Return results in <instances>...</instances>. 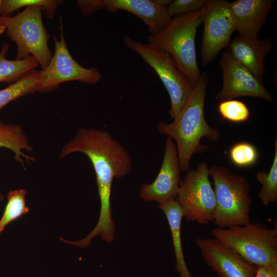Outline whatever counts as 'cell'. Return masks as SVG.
I'll return each mask as SVG.
<instances>
[{"label":"cell","mask_w":277,"mask_h":277,"mask_svg":"<svg viewBox=\"0 0 277 277\" xmlns=\"http://www.w3.org/2000/svg\"><path fill=\"white\" fill-rule=\"evenodd\" d=\"M11 150L14 160L25 168V160L28 163L35 161V158L27 155L24 151L30 152L33 148L21 126L16 124H6L0 120V148Z\"/></svg>","instance_id":"cell-18"},{"label":"cell","mask_w":277,"mask_h":277,"mask_svg":"<svg viewBox=\"0 0 277 277\" xmlns=\"http://www.w3.org/2000/svg\"><path fill=\"white\" fill-rule=\"evenodd\" d=\"M181 171L175 144L167 137L159 172L153 182L141 185L140 197L145 201L159 204L176 200L181 180Z\"/></svg>","instance_id":"cell-13"},{"label":"cell","mask_w":277,"mask_h":277,"mask_svg":"<svg viewBox=\"0 0 277 277\" xmlns=\"http://www.w3.org/2000/svg\"><path fill=\"white\" fill-rule=\"evenodd\" d=\"M209 175L207 162H202L196 169L187 170L181 180L176 200L187 222H213L216 200Z\"/></svg>","instance_id":"cell-8"},{"label":"cell","mask_w":277,"mask_h":277,"mask_svg":"<svg viewBox=\"0 0 277 277\" xmlns=\"http://www.w3.org/2000/svg\"><path fill=\"white\" fill-rule=\"evenodd\" d=\"M229 155L235 165L244 167L251 166L256 163L258 159V152L252 144L241 142L230 148Z\"/></svg>","instance_id":"cell-24"},{"label":"cell","mask_w":277,"mask_h":277,"mask_svg":"<svg viewBox=\"0 0 277 277\" xmlns=\"http://www.w3.org/2000/svg\"><path fill=\"white\" fill-rule=\"evenodd\" d=\"M3 0H0V7L2 5ZM6 31V28L5 26L1 23L0 22V37L3 34V33Z\"/></svg>","instance_id":"cell-28"},{"label":"cell","mask_w":277,"mask_h":277,"mask_svg":"<svg viewBox=\"0 0 277 277\" xmlns=\"http://www.w3.org/2000/svg\"><path fill=\"white\" fill-rule=\"evenodd\" d=\"M155 1L160 5L167 7V5H169L172 2V0H155Z\"/></svg>","instance_id":"cell-27"},{"label":"cell","mask_w":277,"mask_h":277,"mask_svg":"<svg viewBox=\"0 0 277 277\" xmlns=\"http://www.w3.org/2000/svg\"><path fill=\"white\" fill-rule=\"evenodd\" d=\"M103 9L115 12L122 10L137 16L147 25L151 34L164 28L171 21L167 7L155 0H101Z\"/></svg>","instance_id":"cell-16"},{"label":"cell","mask_w":277,"mask_h":277,"mask_svg":"<svg viewBox=\"0 0 277 277\" xmlns=\"http://www.w3.org/2000/svg\"><path fill=\"white\" fill-rule=\"evenodd\" d=\"M5 199L4 195L0 191V202L3 201Z\"/></svg>","instance_id":"cell-29"},{"label":"cell","mask_w":277,"mask_h":277,"mask_svg":"<svg viewBox=\"0 0 277 277\" xmlns=\"http://www.w3.org/2000/svg\"><path fill=\"white\" fill-rule=\"evenodd\" d=\"M223 84L221 90L215 96L220 102L238 97L251 96L271 102L273 97L260 81L247 68L237 61L228 50L222 53L220 61Z\"/></svg>","instance_id":"cell-11"},{"label":"cell","mask_w":277,"mask_h":277,"mask_svg":"<svg viewBox=\"0 0 277 277\" xmlns=\"http://www.w3.org/2000/svg\"><path fill=\"white\" fill-rule=\"evenodd\" d=\"M64 2L61 0H4L0 7V22L7 36L17 47L16 60L33 56L42 69L52 56L48 46L49 35L42 19V11L48 18L53 17Z\"/></svg>","instance_id":"cell-2"},{"label":"cell","mask_w":277,"mask_h":277,"mask_svg":"<svg viewBox=\"0 0 277 277\" xmlns=\"http://www.w3.org/2000/svg\"><path fill=\"white\" fill-rule=\"evenodd\" d=\"M9 46L5 43L0 51V82H15L28 72L34 70L39 64L31 56L22 60H9L6 58Z\"/></svg>","instance_id":"cell-19"},{"label":"cell","mask_w":277,"mask_h":277,"mask_svg":"<svg viewBox=\"0 0 277 277\" xmlns=\"http://www.w3.org/2000/svg\"><path fill=\"white\" fill-rule=\"evenodd\" d=\"M211 235L256 267L277 264V228L251 223L228 228H213Z\"/></svg>","instance_id":"cell-6"},{"label":"cell","mask_w":277,"mask_h":277,"mask_svg":"<svg viewBox=\"0 0 277 277\" xmlns=\"http://www.w3.org/2000/svg\"><path fill=\"white\" fill-rule=\"evenodd\" d=\"M208 0H174L167 6L171 17L191 12L203 7Z\"/></svg>","instance_id":"cell-25"},{"label":"cell","mask_w":277,"mask_h":277,"mask_svg":"<svg viewBox=\"0 0 277 277\" xmlns=\"http://www.w3.org/2000/svg\"><path fill=\"white\" fill-rule=\"evenodd\" d=\"M201 57L204 66L213 62L219 53L229 46L235 31L229 2L209 0L204 6Z\"/></svg>","instance_id":"cell-10"},{"label":"cell","mask_w":277,"mask_h":277,"mask_svg":"<svg viewBox=\"0 0 277 277\" xmlns=\"http://www.w3.org/2000/svg\"><path fill=\"white\" fill-rule=\"evenodd\" d=\"M74 152L87 156L95 173L101 209L92 233L103 239H111L115 232L110 203L112 183L114 178L120 179L131 172L129 152L109 132L86 128L77 131L74 137L64 146L60 156L64 157Z\"/></svg>","instance_id":"cell-1"},{"label":"cell","mask_w":277,"mask_h":277,"mask_svg":"<svg viewBox=\"0 0 277 277\" xmlns=\"http://www.w3.org/2000/svg\"><path fill=\"white\" fill-rule=\"evenodd\" d=\"M255 277H277V264L257 267Z\"/></svg>","instance_id":"cell-26"},{"label":"cell","mask_w":277,"mask_h":277,"mask_svg":"<svg viewBox=\"0 0 277 277\" xmlns=\"http://www.w3.org/2000/svg\"><path fill=\"white\" fill-rule=\"evenodd\" d=\"M26 191L19 189L10 191L7 195V203L0 219V234L12 221L26 214L29 209L26 205Z\"/></svg>","instance_id":"cell-22"},{"label":"cell","mask_w":277,"mask_h":277,"mask_svg":"<svg viewBox=\"0 0 277 277\" xmlns=\"http://www.w3.org/2000/svg\"><path fill=\"white\" fill-rule=\"evenodd\" d=\"M208 82L207 73H202L199 81L178 116L171 123L161 121L157 124L160 133L175 141L179 165L183 172L189 169L192 155L207 147L201 144L203 137L216 141L220 136L218 130L208 125L204 115Z\"/></svg>","instance_id":"cell-3"},{"label":"cell","mask_w":277,"mask_h":277,"mask_svg":"<svg viewBox=\"0 0 277 277\" xmlns=\"http://www.w3.org/2000/svg\"><path fill=\"white\" fill-rule=\"evenodd\" d=\"M275 0H237L229 2L235 31L246 37L259 38Z\"/></svg>","instance_id":"cell-14"},{"label":"cell","mask_w":277,"mask_h":277,"mask_svg":"<svg viewBox=\"0 0 277 277\" xmlns=\"http://www.w3.org/2000/svg\"><path fill=\"white\" fill-rule=\"evenodd\" d=\"M60 38L54 36V52L47 66L39 71L37 91L45 92L56 89L63 83L78 81L95 84L102 78L95 68H86L78 64L68 49L61 20Z\"/></svg>","instance_id":"cell-9"},{"label":"cell","mask_w":277,"mask_h":277,"mask_svg":"<svg viewBox=\"0 0 277 277\" xmlns=\"http://www.w3.org/2000/svg\"><path fill=\"white\" fill-rule=\"evenodd\" d=\"M126 46L136 53L157 73L170 99V117L175 118L191 95L195 87L179 70L170 56L165 51L148 44L124 36Z\"/></svg>","instance_id":"cell-7"},{"label":"cell","mask_w":277,"mask_h":277,"mask_svg":"<svg viewBox=\"0 0 277 277\" xmlns=\"http://www.w3.org/2000/svg\"><path fill=\"white\" fill-rule=\"evenodd\" d=\"M158 207L165 214L170 227L176 260V271L180 277H192L183 251L181 223L184 216L180 204L176 200H171L159 204Z\"/></svg>","instance_id":"cell-17"},{"label":"cell","mask_w":277,"mask_h":277,"mask_svg":"<svg viewBox=\"0 0 277 277\" xmlns=\"http://www.w3.org/2000/svg\"><path fill=\"white\" fill-rule=\"evenodd\" d=\"M217 111L223 119L234 123L246 122L250 116L247 106L243 102L234 99L220 102Z\"/></svg>","instance_id":"cell-23"},{"label":"cell","mask_w":277,"mask_h":277,"mask_svg":"<svg viewBox=\"0 0 277 277\" xmlns=\"http://www.w3.org/2000/svg\"><path fill=\"white\" fill-rule=\"evenodd\" d=\"M209 172L216 200L214 224L217 227L228 228L249 223L252 200L246 179L223 166H211Z\"/></svg>","instance_id":"cell-5"},{"label":"cell","mask_w":277,"mask_h":277,"mask_svg":"<svg viewBox=\"0 0 277 277\" xmlns=\"http://www.w3.org/2000/svg\"><path fill=\"white\" fill-rule=\"evenodd\" d=\"M39 71L33 70L0 90V110L9 103L37 91Z\"/></svg>","instance_id":"cell-20"},{"label":"cell","mask_w":277,"mask_h":277,"mask_svg":"<svg viewBox=\"0 0 277 277\" xmlns=\"http://www.w3.org/2000/svg\"><path fill=\"white\" fill-rule=\"evenodd\" d=\"M275 151L273 161L269 172L260 171L256 173L261 188L258 194L262 203L268 206L277 201V140L274 142Z\"/></svg>","instance_id":"cell-21"},{"label":"cell","mask_w":277,"mask_h":277,"mask_svg":"<svg viewBox=\"0 0 277 277\" xmlns=\"http://www.w3.org/2000/svg\"><path fill=\"white\" fill-rule=\"evenodd\" d=\"M229 49L232 56L247 68L260 81L263 79L267 70L264 61L272 48L269 38L260 39L237 35L231 41Z\"/></svg>","instance_id":"cell-15"},{"label":"cell","mask_w":277,"mask_h":277,"mask_svg":"<svg viewBox=\"0 0 277 277\" xmlns=\"http://www.w3.org/2000/svg\"><path fill=\"white\" fill-rule=\"evenodd\" d=\"M195 244L205 262L219 277L255 276V266L216 239L197 238Z\"/></svg>","instance_id":"cell-12"},{"label":"cell","mask_w":277,"mask_h":277,"mask_svg":"<svg viewBox=\"0 0 277 277\" xmlns=\"http://www.w3.org/2000/svg\"><path fill=\"white\" fill-rule=\"evenodd\" d=\"M204 6L172 17L161 30L148 37V43L166 52L194 87L202 74L197 62L195 39L202 23Z\"/></svg>","instance_id":"cell-4"}]
</instances>
